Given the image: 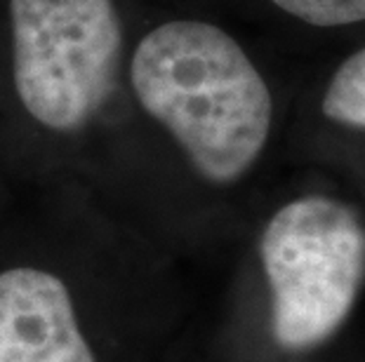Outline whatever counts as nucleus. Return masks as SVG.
Masks as SVG:
<instances>
[{
	"mask_svg": "<svg viewBox=\"0 0 365 362\" xmlns=\"http://www.w3.org/2000/svg\"><path fill=\"white\" fill-rule=\"evenodd\" d=\"M130 78L158 120L212 183L240 179L271 129V95L243 48L222 28L175 19L142 38Z\"/></svg>",
	"mask_w": 365,
	"mask_h": 362,
	"instance_id": "nucleus-1",
	"label": "nucleus"
},
{
	"mask_svg": "<svg viewBox=\"0 0 365 362\" xmlns=\"http://www.w3.org/2000/svg\"><path fill=\"white\" fill-rule=\"evenodd\" d=\"M259 252L278 346L307 351L328 341L365 278V228L356 212L323 196L292 200L267 223Z\"/></svg>",
	"mask_w": 365,
	"mask_h": 362,
	"instance_id": "nucleus-2",
	"label": "nucleus"
},
{
	"mask_svg": "<svg viewBox=\"0 0 365 362\" xmlns=\"http://www.w3.org/2000/svg\"><path fill=\"white\" fill-rule=\"evenodd\" d=\"M14 87L34 120L76 132L102 109L120 59L113 0H10Z\"/></svg>",
	"mask_w": 365,
	"mask_h": 362,
	"instance_id": "nucleus-3",
	"label": "nucleus"
},
{
	"mask_svg": "<svg viewBox=\"0 0 365 362\" xmlns=\"http://www.w3.org/2000/svg\"><path fill=\"white\" fill-rule=\"evenodd\" d=\"M0 362H97L54 273L31 266L0 273Z\"/></svg>",
	"mask_w": 365,
	"mask_h": 362,
	"instance_id": "nucleus-4",
	"label": "nucleus"
},
{
	"mask_svg": "<svg viewBox=\"0 0 365 362\" xmlns=\"http://www.w3.org/2000/svg\"><path fill=\"white\" fill-rule=\"evenodd\" d=\"M325 118L365 129V48L337 68L323 97Z\"/></svg>",
	"mask_w": 365,
	"mask_h": 362,
	"instance_id": "nucleus-5",
	"label": "nucleus"
},
{
	"mask_svg": "<svg viewBox=\"0 0 365 362\" xmlns=\"http://www.w3.org/2000/svg\"><path fill=\"white\" fill-rule=\"evenodd\" d=\"M287 14L314 26H346L365 21V0H274Z\"/></svg>",
	"mask_w": 365,
	"mask_h": 362,
	"instance_id": "nucleus-6",
	"label": "nucleus"
}]
</instances>
